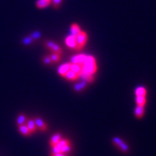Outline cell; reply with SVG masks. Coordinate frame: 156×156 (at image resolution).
I'll use <instances>...</instances> for the list:
<instances>
[{
	"mask_svg": "<svg viewBox=\"0 0 156 156\" xmlns=\"http://www.w3.org/2000/svg\"><path fill=\"white\" fill-rule=\"evenodd\" d=\"M82 69L84 72L90 74H94L97 71V66L96 59L93 56L88 55L86 57L85 62L82 65Z\"/></svg>",
	"mask_w": 156,
	"mask_h": 156,
	"instance_id": "obj_1",
	"label": "cell"
},
{
	"mask_svg": "<svg viewBox=\"0 0 156 156\" xmlns=\"http://www.w3.org/2000/svg\"><path fill=\"white\" fill-rule=\"evenodd\" d=\"M88 40V35L84 31H80V33L78 34L76 36V50H80L84 48Z\"/></svg>",
	"mask_w": 156,
	"mask_h": 156,
	"instance_id": "obj_2",
	"label": "cell"
},
{
	"mask_svg": "<svg viewBox=\"0 0 156 156\" xmlns=\"http://www.w3.org/2000/svg\"><path fill=\"white\" fill-rule=\"evenodd\" d=\"M45 46L49 49L50 50L53 51V53H57V54H62V50L61 49V47L59 46V45H58L57 43L54 42L52 41H47L45 42Z\"/></svg>",
	"mask_w": 156,
	"mask_h": 156,
	"instance_id": "obj_3",
	"label": "cell"
},
{
	"mask_svg": "<svg viewBox=\"0 0 156 156\" xmlns=\"http://www.w3.org/2000/svg\"><path fill=\"white\" fill-rule=\"evenodd\" d=\"M87 55L85 54H78V55L73 56L71 58L70 62L71 63H75V64H79V65H81L82 66L84 62H85V59H86Z\"/></svg>",
	"mask_w": 156,
	"mask_h": 156,
	"instance_id": "obj_4",
	"label": "cell"
},
{
	"mask_svg": "<svg viewBox=\"0 0 156 156\" xmlns=\"http://www.w3.org/2000/svg\"><path fill=\"white\" fill-rule=\"evenodd\" d=\"M66 44L68 47L70 48V49H76V36H74V35L73 34H70L69 36H68V37L66 38Z\"/></svg>",
	"mask_w": 156,
	"mask_h": 156,
	"instance_id": "obj_5",
	"label": "cell"
},
{
	"mask_svg": "<svg viewBox=\"0 0 156 156\" xmlns=\"http://www.w3.org/2000/svg\"><path fill=\"white\" fill-rule=\"evenodd\" d=\"M135 115L137 119H142L145 113V106L142 105H137L135 108Z\"/></svg>",
	"mask_w": 156,
	"mask_h": 156,
	"instance_id": "obj_6",
	"label": "cell"
},
{
	"mask_svg": "<svg viewBox=\"0 0 156 156\" xmlns=\"http://www.w3.org/2000/svg\"><path fill=\"white\" fill-rule=\"evenodd\" d=\"M34 121L35 123H36V126H37V128L40 129L41 131H42V132H45V131L47 130V126H46L45 122H44L41 118H39V117L35 118Z\"/></svg>",
	"mask_w": 156,
	"mask_h": 156,
	"instance_id": "obj_7",
	"label": "cell"
},
{
	"mask_svg": "<svg viewBox=\"0 0 156 156\" xmlns=\"http://www.w3.org/2000/svg\"><path fill=\"white\" fill-rule=\"evenodd\" d=\"M64 77L66 78V80H70V81H73V80H76L79 78V75L76 74V73H74L73 71H72L71 69H69L68 72L65 74Z\"/></svg>",
	"mask_w": 156,
	"mask_h": 156,
	"instance_id": "obj_8",
	"label": "cell"
},
{
	"mask_svg": "<svg viewBox=\"0 0 156 156\" xmlns=\"http://www.w3.org/2000/svg\"><path fill=\"white\" fill-rule=\"evenodd\" d=\"M70 69V63H65L63 65L60 66L58 68V72L59 73V75H61L62 76H65V74L68 72L69 70Z\"/></svg>",
	"mask_w": 156,
	"mask_h": 156,
	"instance_id": "obj_9",
	"label": "cell"
},
{
	"mask_svg": "<svg viewBox=\"0 0 156 156\" xmlns=\"http://www.w3.org/2000/svg\"><path fill=\"white\" fill-rule=\"evenodd\" d=\"M79 77L81 78V79H82L83 80H84V81H86L87 83L92 82V81L93 80V74L88 73L84 72V71H83V69H82V72L80 73V74L79 75Z\"/></svg>",
	"mask_w": 156,
	"mask_h": 156,
	"instance_id": "obj_10",
	"label": "cell"
},
{
	"mask_svg": "<svg viewBox=\"0 0 156 156\" xmlns=\"http://www.w3.org/2000/svg\"><path fill=\"white\" fill-rule=\"evenodd\" d=\"M62 134H60V133L54 134V136L51 137L50 140H49V145H50V147H54V145H56V144H58V142L62 140Z\"/></svg>",
	"mask_w": 156,
	"mask_h": 156,
	"instance_id": "obj_11",
	"label": "cell"
},
{
	"mask_svg": "<svg viewBox=\"0 0 156 156\" xmlns=\"http://www.w3.org/2000/svg\"><path fill=\"white\" fill-rule=\"evenodd\" d=\"M51 2L52 0H37L36 2V6L37 8L43 9L51 4Z\"/></svg>",
	"mask_w": 156,
	"mask_h": 156,
	"instance_id": "obj_12",
	"label": "cell"
},
{
	"mask_svg": "<svg viewBox=\"0 0 156 156\" xmlns=\"http://www.w3.org/2000/svg\"><path fill=\"white\" fill-rule=\"evenodd\" d=\"M19 132H20L22 135H23L24 136H31L30 131L29 130V128H28V127L27 126V124H22V125H19Z\"/></svg>",
	"mask_w": 156,
	"mask_h": 156,
	"instance_id": "obj_13",
	"label": "cell"
},
{
	"mask_svg": "<svg viewBox=\"0 0 156 156\" xmlns=\"http://www.w3.org/2000/svg\"><path fill=\"white\" fill-rule=\"evenodd\" d=\"M70 69L73 71L74 73H76L78 75H80V73L82 72V66L79 65V64L71 63L70 62Z\"/></svg>",
	"mask_w": 156,
	"mask_h": 156,
	"instance_id": "obj_14",
	"label": "cell"
},
{
	"mask_svg": "<svg viewBox=\"0 0 156 156\" xmlns=\"http://www.w3.org/2000/svg\"><path fill=\"white\" fill-rule=\"evenodd\" d=\"M27 126L28 127L30 131L31 134L34 133V132H36V130H37V126H36L34 119H29L28 120H27Z\"/></svg>",
	"mask_w": 156,
	"mask_h": 156,
	"instance_id": "obj_15",
	"label": "cell"
},
{
	"mask_svg": "<svg viewBox=\"0 0 156 156\" xmlns=\"http://www.w3.org/2000/svg\"><path fill=\"white\" fill-rule=\"evenodd\" d=\"M147 96H136V102L137 105L145 106L147 104Z\"/></svg>",
	"mask_w": 156,
	"mask_h": 156,
	"instance_id": "obj_16",
	"label": "cell"
},
{
	"mask_svg": "<svg viewBox=\"0 0 156 156\" xmlns=\"http://www.w3.org/2000/svg\"><path fill=\"white\" fill-rule=\"evenodd\" d=\"M147 88L144 86H140L136 88V91H135V94L136 96H147Z\"/></svg>",
	"mask_w": 156,
	"mask_h": 156,
	"instance_id": "obj_17",
	"label": "cell"
},
{
	"mask_svg": "<svg viewBox=\"0 0 156 156\" xmlns=\"http://www.w3.org/2000/svg\"><path fill=\"white\" fill-rule=\"evenodd\" d=\"M70 31H71V34L74 35V36H76L81 31V30H80V27L77 24L73 23L71 25V27H70Z\"/></svg>",
	"mask_w": 156,
	"mask_h": 156,
	"instance_id": "obj_18",
	"label": "cell"
},
{
	"mask_svg": "<svg viewBox=\"0 0 156 156\" xmlns=\"http://www.w3.org/2000/svg\"><path fill=\"white\" fill-rule=\"evenodd\" d=\"M86 84H87L86 81L83 80L82 82L79 83V84H76V85L74 86V89H75V91H76V92H80V91L82 90L83 88H84L85 87H86Z\"/></svg>",
	"mask_w": 156,
	"mask_h": 156,
	"instance_id": "obj_19",
	"label": "cell"
},
{
	"mask_svg": "<svg viewBox=\"0 0 156 156\" xmlns=\"http://www.w3.org/2000/svg\"><path fill=\"white\" fill-rule=\"evenodd\" d=\"M118 148H119V150L121 151L123 153H127V152L129 151V147H128V145H127L124 141L118 147Z\"/></svg>",
	"mask_w": 156,
	"mask_h": 156,
	"instance_id": "obj_20",
	"label": "cell"
},
{
	"mask_svg": "<svg viewBox=\"0 0 156 156\" xmlns=\"http://www.w3.org/2000/svg\"><path fill=\"white\" fill-rule=\"evenodd\" d=\"M49 57H50L51 62H54V63H57L61 60V54H57V53H53Z\"/></svg>",
	"mask_w": 156,
	"mask_h": 156,
	"instance_id": "obj_21",
	"label": "cell"
},
{
	"mask_svg": "<svg viewBox=\"0 0 156 156\" xmlns=\"http://www.w3.org/2000/svg\"><path fill=\"white\" fill-rule=\"evenodd\" d=\"M27 120V118L24 115H19L17 119V124L18 126L22 125V124H25V122Z\"/></svg>",
	"mask_w": 156,
	"mask_h": 156,
	"instance_id": "obj_22",
	"label": "cell"
},
{
	"mask_svg": "<svg viewBox=\"0 0 156 156\" xmlns=\"http://www.w3.org/2000/svg\"><path fill=\"white\" fill-rule=\"evenodd\" d=\"M123 140H121V139H120V138H119V137H114L112 139L113 144H114L115 146H116L117 147H119V145H120V144L123 143Z\"/></svg>",
	"mask_w": 156,
	"mask_h": 156,
	"instance_id": "obj_23",
	"label": "cell"
},
{
	"mask_svg": "<svg viewBox=\"0 0 156 156\" xmlns=\"http://www.w3.org/2000/svg\"><path fill=\"white\" fill-rule=\"evenodd\" d=\"M43 62L46 65H49V64H51V59H50V57L49 56H45L43 58Z\"/></svg>",
	"mask_w": 156,
	"mask_h": 156,
	"instance_id": "obj_24",
	"label": "cell"
},
{
	"mask_svg": "<svg viewBox=\"0 0 156 156\" xmlns=\"http://www.w3.org/2000/svg\"><path fill=\"white\" fill-rule=\"evenodd\" d=\"M62 0H52V2H53V4H54V6L55 8H58L59 5L61 4V2H62Z\"/></svg>",
	"mask_w": 156,
	"mask_h": 156,
	"instance_id": "obj_25",
	"label": "cell"
},
{
	"mask_svg": "<svg viewBox=\"0 0 156 156\" xmlns=\"http://www.w3.org/2000/svg\"><path fill=\"white\" fill-rule=\"evenodd\" d=\"M31 41H32V37H31V36L30 37H26V38H24L23 39V43L24 44H30V43H31Z\"/></svg>",
	"mask_w": 156,
	"mask_h": 156,
	"instance_id": "obj_26",
	"label": "cell"
},
{
	"mask_svg": "<svg viewBox=\"0 0 156 156\" xmlns=\"http://www.w3.org/2000/svg\"><path fill=\"white\" fill-rule=\"evenodd\" d=\"M40 33L39 32H35V33H34L33 34H32V36H31V37L32 38H38L39 37H40Z\"/></svg>",
	"mask_w": 156,
	"mask_h": 156,
	"instance_id": "obj_27",
	"label": "cell"
},
{
	"mask_svg": "<svg viewBox=\"0 0 156 156\" xmlns=\"http://www.w3.org/2000/svg\"><path fill=\"white\" fill-rule=\"evenodd\" d=\"M50 156H67L66 154H62V153H52Z\"/></svg>",
	"mask_w": 156,
	"mask_h": 156,
	"instance_id": "obj_28",
	"label": "cell"
}]
</instances>
